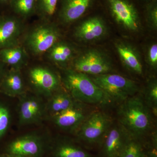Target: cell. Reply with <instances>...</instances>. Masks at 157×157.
<instances>
[{"mask_svg": "<svg viewBox=\"0 0 157 157\" xmlns=\"http://www.w3.org/2000/svg\"><path fill=\"white\" fill-rule=\"evenodd\" d=\"M146 105L149 107L153 116L157 115V81L155 78L149 79L143 97Z\"/></svg>", "mask_w": 157, "mask_h": 157, "instance_id": "24", "label": "cell"}, {"mask_svg": "<svg viewBox=\"0 0 157 157\" xmlns=\"http://www.w3.org/2000/svg\"><path fill=\"white\" fill-rule=\"evenodd\" d=\"M89 76L111 102L121 103L139 91L137 82L119 74L109 73Z\"/></svg>", "mask_w": 157, "mask_h": 157, "instance_id": "6", "label": "cell"}, {"mask_svg": "<svg viewBox=\"0 0 157 157\" xmlns=\"http://www.w3.org/2000/svg\"><path fill=\"white\" fill-rule=\"evenodd\" d=\"M36 0H11L7 12H9L25 21L35 16Z\"/></svg>", "mask_w": 157, "mask_h": 157, "instance_id": "21", "label": "cell"}, {"mask_svg": "<svg viewBox=\"0 0 157 157\" xmlns=\"http://www.w3.org/2000/svg\"><path fill=\"white\" fill-rule=\"evenodd\" d=\"M54 157H91L89 153L68 140H60L56 144Z\"/></svg>", "mask_w": 157, "mask_h": 157, "instance_id": "22", "label": "cell"}, {"mask_svg": "<svg viewBox=\"0 0 157 157\" xmlns=\"http://www.w3.org/2000/svg\"><path fill=\"white\" fill-rule=\"evenodd\" d=\"M9 68L6 64L0 60V81Z\"/></svg>", "mask_w": 157, "mask_h": 157, "instance_id": "30", "label": "cell"}, {"mask_svg": "<svg viewBox=\"0 0 157 157\" xmlns=\"http://www.w3.org/2000/svg\"><path fill=\"white\" fill-rule=\"evenodd\" d=\"M59 0H36V14L37 19L55 21Z\"/></svg>", "mask_w": 157, "mask_h": 157, "instance_id": "23", "label": "cell"}, {"mask_svg": "<svg viewBox=\"0 0 157 157\" xmlns=\"http://www.w3.org/2000/svg\"><path fill=\"white\" fill-rule=\"evenodd\" d=\"M0 157H14L11 156H9L8 155V156H5V155H0Z\"/></svg>", "mask_w": 157, "mask_h": 157, "instance_id": "32", "label": "cell"}, {"mask_svg": "<svg viewBox=\"0 0 157 157\" xmlns=\"http://www.w3.org/2000/svg\"><path fill=\"white\" fill-rule=\"evenodd\" d=\"M104 13L124 31L135 34L142 28L143 6L137 0H101Z\"/></svg>", "mask_w": 157, "mask_h": 157, "instance_id": "5", "label": "cell"}, {"mask_svg": "<svg viewBox=\"0 0 157 157\" xmlns=\"http://www.w3.org/2000/svg\"><path fill=\"white\" fill-rule=\"evenodd\" d=\"M117 117L131 137L140 141L151 131L153 116L143 96L137 94L120 103Z\"/></svg>", "mask_w": 157, "mask_h": 157, "instance_id": "1", "label": "cell"}, {"mask_svg": "<svg viewBox=\"0 0 157 157\" xmlns=\"http://www.w3.org/2000/svg\"><path fill=\"white\" fill-rule=\"evenodd\" d=\"M28 91L21 70L9 68L0 81V94L19 98Z\"/></svg>", "mask_w": 157, "mask_h": 157, "instance_id": "18", "label": "cell"}, {"mask_svg": "<svg viewBox=\"0 0 157 157\" xmlns=\"http://www.w3.org/2000/svg\"><path fill=\"white\" fill-rule=\"evenodd\" d=\"M64 36L63 29L55 21L37 19L27 25L20 44L31 59H41L56 42Z\"/></svg>", "mask_w": 157, "mask_h": 157, "instance_id": "2", "label": "cell"}, {"mask_svg": "<svg viewBox=\"0 0 157 157\" xmlns=\"http://www.w3.org/2000/svg\"><path fill=\"white\" fill-rule=\"evenodd\" d=\"M29 91L19 97L18 113L19 123L21 125L39 123L45 113V104L41 98Z\"/></svg>", "mask_w": 157, "mask_h": 157, "instance_id": "13", "label": "cell"}, {"mask_svg": "<svg viewBox=\"0 0 157 157\" xmlns=\"http://www.w3.org/2000/svg\"><path fill=\"white\" fill-rule=\"evenodd\" d=\"M131 137L120 124L113 123L103 141V152L105 156L120 157Z\"/></svg>", "mask_w": 157, "mask_h": 157, "instance_id": "16", "label": "cell"}, {"mask_svg": "<svg viewBox=\"0 0 157 157\" xmlns=\"http://www.w3.org/2000/svg\"><path fill=\"white\" fill-rule=\"evenodd\" d=\"M115 48L122 64L130 72L138 75L143 73V66L140 52L131 43L117 40Z\"/></svg>", "mask_w": 157, "mask_h": 157, "instance_id": "17", "label": "cell"}, {"mask_svg": "<svg viewBox=\"0 0 157 157\" xmlns=\"http://www.w3.org/2000/svg\"><path fill=\"white\" fill-rule=\"evenodd\" d=\"M145 60L151 70H156L157 68V44L152 42L147 47L145 51Z\"/></svg>", "mask_w": 157, "mask_h": 157, "instance_id": "28", "label": "cell"}, {"mask_svg": "<svg viewBox=\"0 0 157 157\" xmlns=\"http://www.w3.org/2000/svg\"><path fill=\"white\" fill-rule=\"evenodd\" d=\"M137 1H138L141 5L143 6L144 4L149 2H151V1H153V0H137Z\"/></svg>", "mask_w": 157, "mask_h": 157, "instance_id": "31", "label": "cell"}, {"mask_svg": "<svg viewBox=\"0 0 157 157\" xmlns=\"http://www.w3.org/2000/svg\"><path fill=\"white\" fill-rule=\"evenodd\" d=\"M31 59L25 48L21 44L0 50V60L11 69L22 70Z\"/></svg>", "mask_w": 157, "mask_h": 157, "instance_id": "19", "label": "cell"}, {"mask_svg": "<svg viewBox=\"0 0 157 157\" xmlns=\"http://www.w3.org/2000/svg\"><path fill=\"white\" fill-rule=\"evenodd\" d=\"M49 98L45 104V113H49L50 117L68 109L77 102L63 86Z\"/></svg>", "mask_w": 157, "mask_h": 157, "instance_id": "20", "label": "cell"}, {"mask_svg": "<svg viewBox=\"0 0 157 157\" xmlns=\"http://www.w3.org/2000/svg\"><path fill=\"white\" fill-rule=\"evenodd\" d=\"M145 152L140 140L131 137L120 157H145Z\"/></svg>", "mask_w": 157, "mask_h": 157, "instance_id": "26", "label": "cell"}, {"mask_svg": "<svg viewBox=\"0 0 157 157\" xmlns=\"http://www.w3.org/2000/svg\"><path fill=\"white\" fill-rule=\"evenodd\" d=\"M98 9L71 26L73 27L70 40L78 45L97 42L107 36L108 31L107 22L104 15L97 11Z\"/></svg>", "mask_w": 157, "mask_h": 157, "instance_id": "7", "label": "cell"}, {"mask_svg": "<svg viewBox=\"0 0 157 157\" xmlns=\"http://www.w3.org/2000/svg\"><path fill=\"white\" fill-rule=\"evenodd\" d=\"M143 18L150 29H157V0H153L143 6Z\"/></svg>", "mask_w": 157, "mask_h": 157, "instance_id": "25", "label": "cell"}, {"mask_svg": "<svg viewBox=\"0 0 157 157\" xmlns=\"http://www.w3.org/2000/svg\"><path fill=\"white\" fill-rule=\"evenodd\" d=\"M83 104L77 101L68 109L50 117L52 122L64 131L76 132L90 114Z\"/></svg>", "mask_w": 157, "mask_h": 157, "instance_id": "15", "label": "cell"}, {"mask_svg": "<svg viewBox=\"0 0 157 157\" xmlns=\"http://www.w3.org/2000/svg\"><path fill=\"white\" fill-rule=\"evenodd\" d=\"M10 108L5 102L0 101V141L6 136L11 122Z\"/></svg>", "mask_w": 157, "mask_h": 157, "instance_id": "27", "label": "cell"}, {"mask_svg": "<svg viewBox=\"0 0 157 157\" xmlns=\"http://www.w3.org/2000/svg\"><path fill=\"white\" fill-rule=\"evenodd\" d=\"M59 70L63 87L75 101L84 104L102 106L111 103L89 75L70 68Z\"/></svg>", "mask_w": 157, "mask_h": 157, "instance_id": "3", "label": "cell"}, {"mask_svg": "<svg viewBox=\"0 0 157 157\" xmlns=\"http://www.w3.org/2000/svg\"><path fill=\"white\" fill-rule=\"evenodd\" d=\"M43 149L42 138L36 135H27L17 137L6 147L8 155L14 157H37Z\"/></svg>", "mask_w": 157, "mask_h": 157, "instance_id": "14", "label": "cell"}, {"mask_svg": "<svg viewBox=\"0 0 157 157\" xmlns=\"http://www.w3.org/2000/svg\"><path fill=\"white\" fill-rule=\"evenodd\" d=\"M11 0H0V13L7 12Z\"/></svg>", "mask_w": 157, "mask_h": 157, "instance_id": "29", "label": "cell"}, {"mask_svg": "<svg viewBox=\"0 0 157 157\" xmlns=\"http://www.w3.org/2000/svg\"><path fill=\"white\" fill-rule=\"evenodd\" d=\"M29 23L10 12L0 13V50L20 44Z\"/></svg>", "mask_w": 157, "mask_h": 157, "instance_id": "12", "label": "cell"}, {"mask_svg": "<svg viewBox=\"0 0 157 157\" xmlns=\"http://www.w3.org/2000/svg\"><path fill=\"white\" fill-rule=\"evenodd\" d=\"M81 50L77 44L64 36L56 42L41 59L58 70H64L70 68Z\"/></svg>", "mask_w": 157, "mask_h": 157, "instance_id": "11", "label": "cell"}, {"mask_svg": "<svg viewBox=\"0 0 157 157\" xmlns=\"http://www.w3.org/2000/svg\"><path fill=\"white\" fill-rule=\"evenodd\" d=\"M101 7V0H59L55 21L63 29Z\"/></svg>", "mask_w": 157, "mask_h": 157, "instance_id": "9", "label": "cell"}, {"mask_svg": "<svg viewBox=\"0 0 157 157\" xmlns=\"http://www.w3.org/2000/svg\"><path fill=\"white\" fill-rule=\"evenodd\" d=\"M145 155H146V154H145ZM145 157H147V156L146 155H145Z\"/></svg>", "mask_w": 157, "mask_h": 157, "instance_id": "33", "label": "cell"}, {"mask_svg": "<svg viewBox=\"0 0 157 157\" xmlns=\"http://www.w3.org/2000/svg\"><path fill=\"white\" fill-rule=\"evenodd\" d=\"M113 123L109 116L101 111L90 113L76 131L79 140L88 144L103 142Z\"/></svg>", "mask_w": 157, "mask_h": 157, "instance_id": "10", "label": "cell"}, {"mask_svg": "<svg viewBox=\"0 0 157 157\" xmlns=\"http://www.w3.org/2000/svg\"><path fill=\"white\" fill-rule=\"evenodd\" d=\"M113 64L103 51L96 48L80 51L73 60L70 68L89 76L111 73Z\"/></svg>", "mask_w": 157, "mask_h": 157, "instance_id": "8", "label": "cell"}, {"mask_svg": "<svg viewBox=\"0 0 157 157\" xmlns=\"http://www.w3.org/2000/svg\"><path fill=\"white\" fill-rule=\"evenodd\" d=\"M28 90L49 98L61 88L59 71L42 59H31L22 70Z\"/></svg>", "mask_w": 157, "mask_h": 157, "instance_id": "4", "label": "cell"}]
</instances>
